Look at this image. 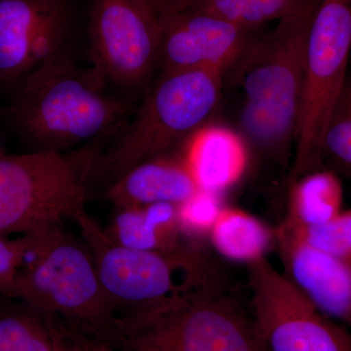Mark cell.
Returning <instances> with one entry per match:
<instances>
[{"label": "cell", "mask_w": 351, "mask_h": 351, "mask_svg": "<svg viewBox=\"0 0 351 351\" xmlns=\"http://www.w3.org/2000/svg\"><path fill=\"white\" fill-rule=\"evenodd\" d=\"M104 230L115 243L140 251L174 252L196 242L182 234L178 206L171 203L114 208Z\"/></svg>", "instance_id": "cell-16"}, {"label": "cell", "mask_w": 351, "mask_h": 351, "mask_svg": "<svg viewBox=\"0 0 351 351\" xmlns=\"http://www.w3.org/2000/svg\"><path fill=\"white\" fill-rule=\"evenodd\" d=\"M343 189L336 173L319 169L295 180L291 191L289 223L317 226L343 211Z\"/></svg>", "instance_id": "cell-18"}, {"label": "cell", "mask_w": 351, "mask_h": 351, "mask_svg": "<svg viewBox=\"0 0 351 351\" xmlns=\"http://www.w3.org/2000/svg\"><path fill=\"white\" fill-rule=\"evenodd\" d=\"M351 66V0H321L307 38L292 180L319 169L323 137Z\"/></svg>", "instance_id": "cell-7"}, {"label": "cell", "mask_w": 351, "mask_h": 351, "mask_svg": "<svg viewBox=\"0 0 351 351\" xmlns=\"http://www.w3.org/2000/svg\"><path fill=\"white\" fill-rule=\"evenodd\" d=\"M274 242L285 276L325 315L351 326V265L304 244L283 223Z\"/></svg>", "instance_id": "cell-13"}, {"label": "cell", "mask_w": 351, "mask_h": 351, "mask_svg": "<svg viewBox=\"0 0 351 351\" xmlns=\"http://www.w3.org/2000/svg\"><path fill=\"white\" fill-rule=\"evenodd\" d=\"M98 80L80 73L66 50L19 83L11 107L16 130L38 152H63L110 130L123 108Z\"/></svg>", "instance_id": "cell-5"}, {"label": "cell", "mask_w": 351, "mask_h": 351, "mask_svg": "<svg viewBox=\"0 0 351 351\" xmlns=\"http://www.w3.org/2000/svg\"><path fill=\"white\" fill-rule=\"evenodd\" d=\"M156 14L159 19L191 8L197 0H141Z\"/></svg>", "instance_id": "cell-25"}, {"label": "cell", "mask_w": 351, "mask_h": 351, "mask_svg": "<svg viewBox=\"0 0 351 351\" xmlns=\"http://www.w3.org/2000/svg\"><path fill=\"white\" fill-rule=\"evenodd\" d=\"M108 343L115 351H267L226 283L117 320Z\"/></svg>", "instance_id": "cell-6"}, {"label": "cell", "mask_w": 351, "mask_h": 351, "mask_svg": "<svg viewBox=\"0 0 351 351\" xmlns=\"http://www.w3.org/2000/svg\"><path fill=\"white\" fill-rule=\"evenodd\" d=\"M75 221L91 252L101 289L117 320L225 283L216 263L197 242L174 252L135 250L113 242L86 209Z\"/></svg>", "instance_id": "cell-3"}, {"label": "cell", "mask_w": 351, "mask_h": 351, "mask_svg": "<svg viewBox=\"0 0 351 351\" xmlns=\"http://www.w3.org/2000/svg\"><path fill=\"white\" fill-rule=\"evenodd\" d=\"M289 232L304 244L351 265V209L317 226H302L285 221Z\"/></svg>", "instance_id": "cell-22"}, {"label": "cell", "mask_w": 351, "mask_h": 351, "mask_svg": "<svg viewBox=\"0 0 351 351\" xmlns=\"http://www.w3.org/2000/svg\"><path fill=\"white\" fill-rule=\"evenodd\" d=\"M27 249L13 298L48 319L108 343L117 318L82 237L51 223L24 234Z\"/></svg>", "instance_id": "cell-1"}, {"label": "cell", "mask_w": 351, "mask_h": 351, "mask_svg": "<svg viewBox=\"0 0 351 351\" xmlns=\"http://www.w3.org/2000/svg\"><path fill=\"white\" fill-rule=\"evenodd\" d=\"M88 200L82 168L63 152L0 156V237L75 219Z\"/></svg>", "instance_id": "cell-8"}, {"label": "cell", "mask_w": 351, "mask_h": 351, "mask_svg": "<svg viewBox=\"0 0 351 351\" xmlns=\"http://www.w3.org/2000/svg\"><path fill=\"white\" fill-rule=\"evenodd\" d=\"M223 75L193 71L160 75L132 120L98 156H90L89 196L103 193L132 168L161 154L207 125L218 107Z\"/></svg>", "instance_id": "cell-2"}, {"label": "cell", "mask_w": 351, "mask_h": 351, "mask_svg": "<svg viewBox=\"0 0 351 351\" xmlns=\"http://www.w3.org/2000/svg\"><path fill=\"white\" fill-rule=\"evenodd\" d=\"M88 34L99 82L140 89L159 69L160 19L141 0H95Z\"/></svg>", "instance_id": "cell-10"}, {"label": "cell", "mask_w": 351, "mask_h": 351, "mask_svg": "<svg viewBox=\"0 0 351 351\" xmlns=\"http://www.w3.org/2000/svg\"><path fill=\"white\" fill-rule=\"evenodd\" d=\"M80 341H82L83 351H115L105 341L85 336L83 334H80Z\"/></svg>", "instance_id": "cell-27"}, {"label": "cell", "mask_w": 351, "mask_h": 351, "mask_svg": "<svg viewBox=\"0 0 351 351\" xmlns=\"http://www.w3.org/2000/svg\"><path fill=\"white\" fill-rule=\"evenodd\" d=\"M320 2L278 21L234 68L243 90L242 130L265 151L281 152L295 143L307 38Z\"/></svg>", "instance_id": "cell-4"}, {"label": "cell", "mask_w": 351, "mask_h": 351, "mask_svg": "<svg viewBox=\"0 0 351 351\" xmlns=\"http://www.w3.org/2000/svg\"><path fill=\"white\" fill-rule=\"evenodd\" d=\"M27 249V239L21 235L17 239L0 237V295L13 298L18 272Z\"/></svg>", "instance_id": "cell-24"}, {"label": "cell", "mask_w": 351, "mask_h": 351, "mask_svg": "<svg viewBox=\"0 0 351 351\" xmlns=\"http://www.w3.org/2000/svg\"><path fill=\"white\" fill-rule=\"evenodd\" d=\"M182 156L199 189L219 195L239 181L248 161L246 145L237 132L209 124L186 140Z\"/></svg>", "instance_id": "cell-15"}, {"label": "cell", "mask_w": 351, "mask_h": 351, "mask_svg": "<svg viewBox=\"0 0 351 351\" xmlns=\"http://www.w3.org/2000/svg\"><path fill=\"white\" fill-rule=\"evenodd\" d=\"M210 240L219 255L234 262L251 263L265 257L274 233L255 217L239 209L223 208Z\"/></svg>", "instance_id": "cell-19"}, {"label": "cell", "mask_w": 351, "mask_h": 351, "mask_svg": "<svg viewBox=\"0 0 351 351\" xmlns=\"http://www.w3.org/2000/svg\"><path fill=\"white\" fill-rule=\"evenodd\" d=\"M219 193L199 189L195 195L178 206L182 234L196 241L210 234L221 210Z\"/></svg>", "instance_id": "cell-23"}, {"label": "cell", "mask_w": 351, "mask_h": 351, "mask_svg": "<svg viewBox=\"0 0 351 351\" xmlns=\"http://www.w3.org/2000/svg\"><path fill=\"white\" fill-rule=\"evenodd\" d=\"M321 0H197L189 9L203 11L245 27H262L297 15ZM189 10V9H188Z\"/></svg>", "instance_id": "cell-20"}, {"label": "cell", "mask_w": 351, "mask_h": 351, "mask_svg": "<svg viewBox=\"0 0 351 351\" xmlns=\"http://www.w3.org/2000/svg\"><path fill=\"white\" fill-rule=\"evenodd\" d=\"M182 156L161 154L132 168L103 193L120 207H142L156 203L181 205L199 191Z\"/></svg>", "instance_id": "cell-14"}, {"label": "cell", "mask_w": 351, "mask_h": 351, "mask_svg": "<svg viewBox=\"0 0 351 351\" xmlns=\"http://www.w3.org/2000/svg\"><path fill=\"white\" fill-rule=\"evenodd\" d=\"M319 169L351 178V66L323 137Z\"/></svg>", "instance_id": "cell-21"}, {"label": "cell", "mask_w": 351, "mask_h": 351, "mask_svg": "<svg viewBox=\"0 0 351 351\" xmlns=\"http://www.w3.org/2000/svg\"><path fill=\"white\" fill-rule=\"evenodd\" d=\"M60 323L14 298L0 295V351H61Z\"/></svg>", "instance_id": "cell-17"}, {"label": "cell", "mask_w": 351, "mask_h": 351, "mask_svg": "<svg viewBox=\"0 0 351 351\" xmlns=\"http://www.w3.org/2000/svg\"><path fill=\"white\" fill-rule=\"evenodd\" d=\"M252 320L267 351H351V335L263 257L248 263Z\"/></svg>", "instance_id": "cell-9"}, {"label": "cell", "mask_w": 351, "mask_h": 351, "mask_svg": "<svg viewBox=\"0 0 351 351\" xmlns=\"http://www.w3.org/2000/svg\"><path fill=\"white\" fill-rule=\"evenodd\" d=\"M64 338L61 351H83L80 332L63 326Z\"/></svg>", "instance_id": "cell-26"}, {"label": "cell", "mask_w": 351, "mask_h": 351, "mask_svg": "<svg viewBox=\"0 0 351 351\" xmlns=\"http://www.w3.org/2000/svg\"><path fill=\"white\" fill-rule=\"evenodd\" d=\"M160 23V75L208 71L225 76L261 36V27L234 24L195 9Z\"/></svg>", "instance_id": "cell-11"}, {"label": "cell", "mask_w": 351, "mask_h": 351, "mask_svg": "<svg viewBox=\"0 0 351 351\" xmlns=\"http://www.w3.org/2000/svg\"><path fill=\"white\" fill-rule=\"evenodd\" d=\"M62 0H0V82H21L66 50Z\"/></svg>", "instance_id": "cell-12"}]
</instances>
